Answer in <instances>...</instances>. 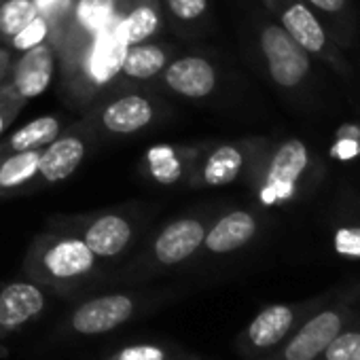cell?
Instances as JSON below:
<instances>
[{
    "label": "cell",
    "mask_w": 360,
    "mask_h": 360,
    "mask_svg": "<svg viewBox=\"0 0 360 360\" xmlns=\"http://www.w3.org/2000/svg\"><path fill=\"white\" fill-rule=\"evenodd\" d=\"M333 250L343 259H360V223H345L333 231Z\"/></svg>",
    "instance_id": "83f0119b"
},
{
    "label": "cell",
    "mask_w": 360,
    "mask_h": 360,
    "mask_svg": "<svg viewBox=\"0 0 360 360\" xmlns=\"http://www.w3.org/2000/svg\"><path fill=\"white\" fill-rule=\"evenodd\" d=\"M257 198L263 206H290L311 195L326 178V163L301 138L265 146L255 165Z\"/></svg>",
    "instance_id": "6da1fadb"
},
{
    "label": "cell",
    "mask_w": 360,
    "mask_h": 360,
    "mask_svg": "<svg viewBox=\"0 0 360 360\" xmlns=\"http://www.w3.org/2000/svg\"><path fill=\"white\" fill-rule=\"evenodd\" d=\"M161 75L169 91L189 100H204L219 87V72L214 64L200 56L178 58L167 64Z\"/></svg>",
    "instance_id": "8992f818"
},
{
    "label": "cell",
    "mask_w": 360,
    "mask_h": 360,
    "mask_svg": "<svg viewBox=\"0 0 360 360\" xmlns=\"http://www.w3.org/2000/svg\"><path fill=\"white\" fill-rule=\"evenodd\" d=\"M131 223L121 214H102L83 231V242L96 257H117L131 242Z\"/></svg>",
    "instance_id": "2e32d148"
},
{
    "label": "cell",
    "mask_w": 360,
    "mask_h": 360,
    "mask_svg": "<svg viewBox=\"0 0 360 360\" xmlns=\"http://www.w3.org/2000/svg\"><path fill=\"white\" fill-rule=\"evenodd\" d=\"M115 360H165V354L155 345H131L117 354Z\"/></svg>",
    "instance_id": "f546056e"
},
{
    "label": "cell",
    "mask_w": 360,
    "mask_h": 360,
    "mask_svg": "<svg viewBox=\"0 0 360 360\" xmlns=\"http://www.w3.org/2000/svg\"><path fill=\"white\" fill-rule=\"evenodd\" d=\"M165 5L180 22H195L208 11V0H165Z\"/></svg>",
    "instance_id": "f1b7e54d"
},
{
    "label": "cell",
    "mask_w": 360,
    "mask_h": 360,
    "mask_svg": "<svg viewBox=\"0 0 360 360\" xmlns=\"http://www.w3.org/2000/svg\"><path fill=\"white\" fill-rule=\"evenodd\" d=\"M45 307V295L30 282H13L0 290V326L15 328L37 318Z\"/></svg>",
    "instance_id": "9a60e30c"
},
{
    "label": "cell",
    "mask_w": 360,
    "mask_h": 360,
    "mask_svg": "<svg viewBox=\"0 0 360 360\" xmlns=\"http://www.w3.org/2000/svg\"><path fill=\"white\" fill-rule=\"evenodd\" d=\"M267 13L318 62H322L326 68H330L339 79L352 81L354 70L345 56V49H341L320 18L303 3V0H261Z\"/></svg>",
    "instance_id": "3957f363"
},
{
    "label": "cell",
    "mask_w": 360,
    "mask_h": 360,
    "mask_svg": "<svg viewBox=\"0 0 360 360\" xmlns=\"http://www.w3.org/2000/svg\"><path fill=\"white\" fill-rule=\"evenodd\" d=\"M303 3L320 18V22L341 49L354 45L358 20L352 0H303Z\"/></svg>",
    "instance_id": "ac0fdd59"
},
{
    "label": "cell",
    "mask_w": 360,
    "mask_h": 360,
    "mask_svg": "<svg viewBox=\"0 0 360 360\" xmlns=\"http://www.w3.org/2000/svg\"><path fill=\"white\" fill-rule=\"evenodd\" d=\"M56 77V51L49 43H43L30 51H24L13 66V89L20 98L30 100L45 94Z\"/></svg>",
    "instance_id": "30bf717a"
},
{
    "label": "cell",
    "mask_w": 360,
    "mask_h": 360,
    "mask_svg": "<svg viewBox=\"0 0 360 360\" xmlns=\"http://www.w3.org/2000/svg\"><path fill=\"white\" fill-rule=\"evenodd\" d=\"M39 13L37 0H3L0 3V39L11 41Z\"/></svg>",
    "instance_id": "cb8c5ba5"
},
{
    "label": "cell",
    "mask_w": 360,
    "mask_h": 360,
    "mask_svg": "<svg viewBox=\"0 0 360 360\" xmlns=\"http://www.w3.org/2000/svg\"><path fill=\"white\" fill-rule=\"evenodd\" d=\"M0 72H3V70H0Z\"/></svg>",
    "instance_id": "1f68e13d"
},
{
    "label": "cell",
    "mask_w": 360,
    "mask_h": 360,
    "mask_svg": "<svg viewBox=\"0 0 360 360\" xmlns=\"http://www.w3.org/2000/svg\"><path fill=\"white\" fill-rule=\"evenodd\" d=\"M257 47L269 81L288 96L303 98L314 83V58L271 18L257 26Z\"/></svg>",
    "instance_id": "7a4b0ae2"
},
{
    "label": "cell",
    "mask_w": 360,
    "mask_h": 360,
    "mask_svg": "<svg viewBox=\"0 0 360 360\" xmlns=\"http://www.w3.org/2000/svg\"><path fill=\"white\" fill-rule=\"evenodd\" d=\"M159 24H161V18L157 9L148 3L136 5L125 18H121V30L129 47L146 43L159 30Z\"/></svg>",
    "instance_id": "7402d4cb"
},
{
    "label": "cell",
    "mask_w": 360,
    "mask_h": 360,
    "mask_svg": "<svg viewBox=\"0 0 360 360\" xmlns=\"http://www.w3.org/2000/svg\"><path fill=\"white\" fill-rule=\"evenodd\" d=\"M297 307L292 305H269L257 314L246 330V339L255 349H269L282 343L295 322H297Z\"/></svg>",
    "instance_id": "e0dca14e"
},
{
    "label": "cell",
    "mask_w": 360,
    "mask_h": 360,
    "mask_svg": "<svg viewBox=\"0 0 360 360\" xmlns=\"http://www.w3.org/2000/svg\"><path fill=\"white\" fill-rule=\"evenodd\" d=\"M318 360H360V330L343 328Z\"/></svg>",
    "instance_id": "484cf974"
},
{
    "label": "cell",
    "mask_w": 360,
    "mask_h": 360,
    "mask_svg": "<svg viewBox=\"0 0 360 360\" xmlns=\"http://www.w3.org/2000/svg\"><path fill=\"white\" fill-rule=\"evenodd\" d=\"M115 5L117 0H77L75 20L87 34L94 37L117 20Z\"/></svg>",
    "instance_id": "603a6c76"
},
{
    "label": "cell",
    "mask_w": 360,
    "mask_h": 360,
    "mask_svg": "<svg viewBox=\"0 0 360 360\" xmlns=\"http://www.w3.org/2000/svg\"><path fill=\"white\" fill-rule=\"evenodd\" d=\"M134 314V301L125 295H106L83 303L72 316V328L81 335H102Z\"/></svg>",
    "instance_id": "9c48e42d"
},
{
    "label": "cell",
    "mask_w": 360,
    "mask_h": 360,
    "mask_svg": "<svg viewBox=\"0 0 360 360\" xmlns=\"http://www.w3.org/2000/svg\"><path fill=\"white\" fill-rule=\"evenodd\" d=\"M206 227L198 219H178L169 223L155 240L153 255L161 265H178L204 246Z\"/></svg>",
    "instance_id": "ba28073f"
},
{
    "label": "cell",
    "mask_w": 360,
    "mask_h": 360,
    "mask_svg": "<svg viewBox=\"0 0 360 360\" xmlns=\"http://www.w3.org/2000/svg\"><path fill=\"white\" fill-rule=\"evenodd\" d=\"M9 119H11V117H9V115L3 110V106H0V136H3V131L7 129V125H9Z\"/></svg>",
    "instance_id": "4dcf8cb0"
},
{
    "label": "cell",
    "mask_w": 360,
    "mask_h": 360,
    "mask_svg": "<svg viewBox=\"0 0 360 360\" xmlns=\"http://www.w3.org/2000/svg\"><path fill=\"white\" fill-rule=\"evenodd\" d=\"M330 157L341 163H349L360 157V123L347 121L337 127L330 144Z\"/></svg>",
    "instance_id": "d4e9b609"
},
{
    "label": "cell",
    "mask_w": 360,
    "mask_h": 360,
    "mask_svg": "<svg viewBox=\"0 0 360 360\" xmlns=\"http://www.w3.org/2000/svg\"><path fill=\"white\" fill-rule=\"evenodd\" d=\"M265 140H248L240 144H219L200 167V180L206 187H227L257 163L261 153L265 150Z\"/></svg>",
    "instance_id": "5b68a950"
},
{
    "label": "cell",
    "mask_w": 360,
    "mask_h": 360,
    "mask_svg": "<svg viewBox=\"0 0 360 360\" xmlns=\"http://www.w3.org/2000/svg\"><path fill=\"white\" fill-rule=\"evenodd\" d=\"M96 265V255L83 238H62L43 252V267L51 278L72 280L89 274Z\"/></svg>",
    "instance_id": "4fadbf2b"
},
{
    "label": "cell",
    "mask_w": 360,
    "mask_h": 360,
    "mask_svg": "<svg viewBox=\"0 0 360 360\" xmlns=\"http://www.w3.org/2000/svg\"><path fill=\"white\" fill-rule=\"evenodd\" d=\"M127 41L121 30V20H115L102 32L94 34L89 53L85 60V75L91 85H106L121 72L123 58L127 51Z\"/></svg>",
    "instance_id": "52a82bcc"
},
{
    "label": "cell",
    "mask_w": 360,
    "mask_h": 360,
    "mask_svg": "<svg viewBox=\"0 0 360 360\" xmlns=\"http://www.w3.org/2000/svg\"><path fill=\"white\" fill-rule=\"evenodd\" d=\"M49 32H51V22H49L45 15H37L30 24H26V26L11 39V47H13V51H18V53L30 51V49H34V47L47 43Z\"/></svg>",
    "instance_id": "4316f807"
},
{
    "label": "cell",
    "mask_w": 360,
    "mask_h": 360,
    "mask_svg": "<svg viewBox=\"0 0 360 360\" xmlns=\"http://www.w3.org/2000/svg\"><path fill=\"white\" fill-rule=\"evenodd\" d=\"M41 150H18L0 161V191L20 189L39 176Z\"/></svg>",
    "instance_id": "44dd1931"
},
{
    "label": "cell",
    "mask_w": 360,
    "mask_h": 360,
    "mask_svg": "<svg viewBox=\"0 0 360 360\" xmlns=\"http://www.w3.org/2000/svg\"><path fill=\"white\" fill-rule=\"evenodd\" d=\"M155 119V106L148 98L129 94L108 102L100 110V125L117 136H127L144 129Z\"/></svg>",
    "instance_id": "7c38bea8"
},
{
    "label": "cell",
    "mask_w": 360,
    "mask_h": 360,
    "mask_svg": "<svg viewBox=\"0 0 360 360\" xmlns=\"http://www.w3.org/2000/svg\"><path fill=\"white\" fill-rule=\"evenodd\" d=\"M165 66H167V53L163 47L150 45V43H140V45L127 47L121 72L134 81H148V79L161 75Z\"/></svg>",
    "instance_id": "d6986e66"
},
{
    "label": "cell",
    "mask_w": 360,
    "mask_h": 360,
    "mask_svg": "<svg viewBox=\"0 0 360 360\" xmlns=\"http://www.w3.org/2000/svg\"><path fill=\"white\" fill-rule=\"evenodd\" d=\"M257 233H259V219L255 212L231 210L206 231L204 244L212 255H229L250 244Z\"/></svg>",
    "instance_id": "8fae6325"
},
{
    "label": "cell",
    "mask_w": 360,
    "mask_h": 360,
    "mask_svg": "<svg viewBox=\"0 0 360 360\" xmlns=\"http://www.w3.org/2000/svg\"><path fill=\"white\" fill-rule=\"evenodd\" d=\"M60 136V119L53 115H43L26 125H22L9 140L13 153L18 150H41Z\"/></svg>",
    "instance_id": "ffe728a7"
},
{
    "label": "cell",
    "mask_w": 360,
    "mask_h": 360,
    "mask_svg": "<svg viewBox=\"0 0 360 360\" xmlns=\"http://www.w3.org/2000/svg\"><path fill=\"white\" fill-rule=\"evenodd\" d=\"M347 320L349 307L343 303L316 311L288 339L280 360H318L326 345L345 328Z\"/></svg>",
    "instance_id": "277c9868"
},
{
    "label": "cell",
    "mask_w": 360,
    "mask_h": 360,
    "mask_svg": "<svg viewBox=\"0 0 360 360\" xmlns=\"http://www.w3.org/2000/svg\"><path fill=\"white\" fill-rule=\"evenodd\" d=\"M87 153L85 142L79 136L66 134L58 136L53 142L41 148L39 157V176L45 183H62V180L70 178L79 165L83 163Z\"/></svg>",
    "instance_id": "5bb4252c"
}]
</instances>
